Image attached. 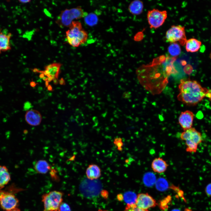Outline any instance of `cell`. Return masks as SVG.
I'll return each instance as SVG.
<instances>
[{
	"label": "cell",
	"instance_id": "8",
	"mask_svg": "<svg viewBox=\"0 0 211 211\" xmlns=\"http://www.w3.org/2000/svg\"><path fill=\"white\" fill-rule=\"evenodd\" d=\"M85 180L82 182L80 186L81 193L86 196H92L96 195L99 193L100 188H99L98 182L94 180Z\"/></svg>",
	"mask_w": 211,
	"mask_h": 211
},
{
	"label": "cell",
	"instance_id": "19",
	"mask_svg": "<svg viewBox=\"0 0 211 211\" xmlns=\"http://www.w3.org/2000/svg\"><path fill=\"white\" fill-rule=\"evenodd\" d=\"M143 8V3L141 1L135 0L130 3L128 7V9L131 14L137 15L142 13Z\"/></svg>",
	"mask_w": 211,
	"mask_h": 211
},
{
	"label": "cell",
	"instance_id": "22",
	"mask_svg": "<svg viewBox=\"0 0 211 211\" xmlns=\"http://www.w3.org/2000/svg\"><path fill=\"white\" fill-rule=\"evenodd\" d=\"M137 196L135 193L128 191L125 193L123 197L127 205H132L135 204Z\"/></svg>",
	"mask_w": 211,
	"mask_h": 211
},
{
	"label": "cell",
	"instance_id": "31",
	"mask_svg": "<svg viewBox=\"0 0 211 211\" xmlns=\"http://www.w3.org/2000/svg\"><path fill=\"white\" fill-rule=\"evenodd\" d=\"M18 1L22 3H27L30 2L31 0H19Z\"/></svg>",
	"mask_w": 211,
	"mask_h": 211
},
{
	"label": "cell",
	"instance_id": "2",
	"mask_svg": "<svg viewBox=\"0 0 211 211\" xmlns=\"http://www.w3.org/2000/svg\"><path fill=\"white\" fill-rule=\"evenodd\" d=\"M67 42L71 46L77 47L84 43L88 37L87 32L83 28L81 23L73 21L66 32Z\"/></svg>",
	"mask_w": 211,
	"mask_h": 211
},
{
	"label": "cell",
	"instance_id": "12",
	"mask_svg": "<svg viewBox=\"0 0 211 211\" xmlns=\"http://www.w3.org/2000/svg\"><path fill=\"white\" fill-rule=\"evenodd\" d=\"M194 116L193 113L189 110L181 113L179 117L178 121L184 131L192 127Z\"/></svg>",
	"mask_w": 211,
	"mask_h": 211
},
{
	"label": "cell",
	"instance_id": "28",
	"mask_svg": "<svg viewBox=\"0 0 211 211\" xmlns=\"http://www.w3.org/2000/svg\"><path fill=\"white\" fill-rule=\"evenodd\" d=\"M205 191L207 196L208 197H211V183H208L206 186Z\"/></svg>",
	"mask_w": 211,
	"mask_h": 211
},
{
	"label": "cell",
	"instance_id": "33",
	"mask_svg": "<svg viewBox=\"0 0 211 211\" xmlns=\"http://www.w3.org/2000/svg\"><path fill=\"white\" fill-rule=\"evenodd\" d=\"M59 83L61 84H65V81L62 78L59 81Z\"/></svg>",
	"mask_w": 211,
	"mask_h": 211
},
{
	"label": "cell",
	"instance_id": "1",
	"mask_svg": "<svg viewBox=\"0 0 211 211\" xmlns=\"http://www.w3.org/2000/svg\"><path fill=\"white\" fill-rule=\"evenodd\" d=\"M178 88V100L188 106L196 105L208 91V90L202 87L197 81L188 79L181 80Z\"/></svg>",
	"mask_w": 211,
	"mask_h": 211
},
{
	"label": "cell",
	"instance_id": "27",
	"mask_svg": "<svg viewBox=\"0 0 211 211\" xmlns=\"http://www.w3.org/2000/svg\"><path fill=\"white\" fill-rule=\"evenodd\" d=\"M60 211H71L69 205L65 203H62L59 207Z\"/></svg>",
	"mask_w": 211,
	"mask_h": 211
},
{
	"label": "cell",
	"instance_id": "15",
	"mask_svg": "<svg viewBox=\"0 0 211 211\" xmlns=\"http://www.w3.org/2000/svg\"><path fill=\"white\" fill-rule=\"evenodd\" d=\"M168 166L169 165L167 162L160 157L155 158L152 161L151 164L153 171L158 173L164 172Z\"/></svg>",
	"mask_w": 211,
	"mask_h": 211
},
{
	"label": "cell",
	"instance_id": "20",
	"mask_svg": "<svg viewBox=\"0 0 211 211\" xmlns=\"http://www.w3.org/2000/svg\"><path fill=\"white\" fill-rule=\"evenodd\" d=\"M34 168L35 171L38 173L45 174L48 171L50 167L49 164L46 161L40 160L36 163Z\"/></svg>",
	"mask_w": 211,
	"mask_h": 211
},
{
	"label": "cell",
	"instance_id": "11",
	"mask_svg": "<svg viewBox=\"0 0 211 211\" xmlns=\"http://www.w3.org/2000/svg\"><path fill=\"white\" fill-rule=\"evenodd\" d=\"M180 137L183 140L190 141L198 145L203 141L201 133L192 127L182 132Z\"/></svg>",
	"mask_w": 211,
	"mask_h": 211
},
{
	"label": "cell",
	"instance_id": "16",
	"mask_svg": "<svg viewBox=\"0 0 211 211\" xmlns=\"http://www.w3.org/2000/svg\"><path fill=\"white\" fill-rule=\"evenodd\" d=\"M86 174L87 178L90 180H96L101 175L100 168L97 165H89L86 169Z\"/></svg>",
	"mask_w": 211,
	"mask_h": 211
},
{
	"label": "cell",
	"instance_id": "5",
	"mask_svg": "<svg viewBox=\"0 0 211 211\" xmlns=\"http://www.w3.org/2000/svg\"><path fill=\"white\" fill-rule=\"evenodd\" d=\"M8 190H0V206L4 210H10L17 208L19 200L14 195L21 190L11 187Z\"/></svg>",
	"mask_w": 211,
	"mask_h": 211
},
{
	"label": "cell",
	"instance_id": "26",
	"mask_svg": "<svg viewBox=\"0 0 211 211\" xmlns=\"http://www.w3.org/2000/svg\"><path fill=\"white\" fill-rule=\"evenodd\" d=\"M114 143L118 150L121 151L122 150L123 144L122 138L120 137L115 138L114 139Z\"/></svg>",
	"mask_w": 211,
	"mask_h": 211
},
{
	"label": "cell",
	"instance_id": "13",
	"mask_svg": "<svg viewBox=\"0 0 211 211\" xmlns=\"http://www.w3.org/2000/svg\"><path fill=\"white\" fill-rule=\"evenodd\" d=\"M11 36V33L6 30L0 29V54L11 49L10 41Z\"/></svg>",
	"mask_w": 211,
	"mask_h": 211
},
{
	"label": "cell",
	"instance_id": "14",
	"mask_svg": "<svg viewBox=\"0 0 211 211\" xmlns=\"http://www.w3.org/2000/svg\"><path fill=\"white\" fill-rule=\"evenodd\" d=\"M25 118L28 124L33 126L39 125L42 120L40 113L38 111L35 110L27 111L25 115Z\"/></svg>",
	"mask_w": 211,
	"mask_h": 211
},
{
	"label": "cell",
	"instance_id": "7",
	"mask_svg": "<svg viewBox=\"0 0 211 211\" xmlns=\"http://www.w3.org/2000/svg\"><path fill=\"white\" fill-rule=\"evenodd\" d=\"M167 17L166 11L153 9L148 11L147 18L151 28H156L162 25Z\"/></svg>",
	"mask_w": 211,
	"mask_h": 211
},
{
	"label": "cell",
	"instance_id": "4",
	"mask_svg": "<svg viewBox=\"0 0 211 211\" xmlns=\"http://www.w3.org/2000/svg\"><path fill=\"white\" fill-rule=\"evenodd\" d=\"M63 195L62 192L56 190L43 195L42 197L44 207L43 211H60Z\"/></svg>",
	"mask_w": 211,
	"mask_h": 211
},
{
	"label": "cell",
	"instance_id": "18",
	"mask_svg": "<svg viewBox=\"0 0 211 211\" xmlns=\"http://www.w3.org/2000/svg\"><path fill=\"white\" fill-rule=\"evenodd\" d=\"M186 49L188 52L198 51L201 45V42L198 40L192 38L187 40L185 43Z\"/></svg>",
	"mask_w": 211,
	"mask_h": 211
},
{
	"label": "cell",
	"instance_id": "25",
	"mask_svg": "<svg viewBox=\"0 0 211 211\" xmlns=\"http://www.w3.org/2000/svg\"><path fill=\"white\" fill-rule=\"evenodd\" d=\"M124 211H148L141 209L137 207L135 204L127 205Z\"/></svg>",
	"mask_w": 211,
	"mask_h": 211
},
{
	"label": "cell",
	"instance_id": "35",
	"mask_svg": "<svg viewBox=\"0 0 211 211\" xmlns=\"http://www.w3.org/2000/svg\"><path fill=\"white\" fill-rule=\"evenodd\" d=\"M48 89L49 90H51L52 89V88L51 86H49L48 87Z\"/></svg>",
	"mask_w": 211,
	"mask_h": 211
},
{
	"label": "cell",
	"instance_id": "23",
	"mask_svg": "<svg viewBox=\"0 0 211 211\" xmlns=\"http://www.w3.org/2000/svg\"><path fill=\"white\" fill-rule=\"evenodd\" d=\"M168 50L169 54L174 57H176L179 55L181 52L180 46L176 43L171 44L168 47Z\"/></svg>",
	"mask_w": 211,
	"mask_h": 211
},
{
	"label": "cell",
	"instance_id": "10",
	"mask_svg": "<svg viewBox=\"0 0 211 211\" xmlns=\"http://www.w3.org/2000/svg\"><path fill=\"white\" fill-rule=\"evenodd\" d=\"M155 200L148 193H142L138 195L135 204L138 207L148 210L156 205Z\"/></svg>",
	"mask_w": 211,
	"mask_h": 211
},
{
	"label": "cell",
	"instance_id": "29",
	"mask_svg": "<svg viewBox=\"0 0 211 211\" xmlns=\"http://www.w3.org/2000/svg\"><path fill=\"white\" fill-rule=\"evenodd\" d=\"M205 96L211 100V90H208V91L206 94Z\"/></svg>",
	"mask_w": 211,
	"mask_h": 211
},
{
	"label": "cell",
	"instance_id": "3",
	"mask_svg": "<svg viewBox=\"0 0 211 211\" xmlns=\"http://www.w3.org/2000/svg\"><path fill=\"white\" fill-rule=\"evenodd\" d=\"M87 14L79 6L66 9L61 12L57 18L56 23L61 28L69 27L74 19L84 17Z\"/></svg>",
	"mask_w": 211,
	"mask_h": 211
},
{
	"label": "cell",
	"instance_id": "34",
	"mask_svg": "<svg viewBox=\"0 0 211 211\" xmlns=\"http://www.w3.org/2000/svg\"><path fill=\"white\" fill-rule=\"evenodd\" d=\"M36 84L34 82H31L30 83V85L34 87L35 86Z\"/></svg>",
	"mask_w": 211,
	"mask_h": 211
},
{
	"label": "cell",
	"instance_id": "24",
	"mask_svg": "<svg viewBox=\"0 0 211 211\" xmlns=\"http://www.w3.org/2000/svg\"><path fill=\"white\" fill-rule=\"evenodd\" d=\"M186 146V151L190 153H195L198 149V145L189 141H185Z\"/></svg>",
	"mask_w": 211,
	"mask_h": 211
},
{
	"label": "cell",
	"instance_id": "6",
	"mask_svg": "<svg viewBox=\"0 0 211 211\" xmlns=\"http://www.w3.org/2000/svg\"><path fill=\"white\" fill-rule=\"evenodd\" d=\"M166 38L169 42H178L181 45H184L187 40L184 27L181 25L172 26L166 31Z\"/></svg>",
	"mask_w": 211,
	"mask_h": 211
},
{
	"label": "cell",
	"instance_id": "32",
	"mask_svg": "<svg viewBox=\"0 0 211 211\" xmlns=\"http://www.w3.org/2000/svg\"><path fill=\"white\" fill-rule=\"evenodd\" d=\"M6 211H20V210L17 208H16L15 209H13L10 210H6Z\"/></svg>",
	"mask_w": 211,
	"mask_h": 211
},
{
	"label": "cell",
	"instance_id": "17",
	"mask_svg": "<svg viewBox=\"0 0 211 211\" xmlns=\"http://www.w3.org/2000/svg\"><path fill=\"white\" fill-rule=\"evenodd\" d=\"M11 180V176L7 167L0 165V190L7 185Z\"/></svg>",
	"mask_w": 211,
	"mask_h": 211
},
{
	"label": "cell",
	"instance_id": "37",
	"mask_svg": "<svg viewBox=\"0 0 211 211\" xmlns=\"http://www.w3.org/2000/svg\"><path fill=\"white\" fill-rule=\"evenodd\" d=\"M172 211H180L177 209H174V210H173Z\"/></svg>",
	"mask_w": 211,
	"mask_h": 211
},
{
	"label": "cell",
	"instance_id": "21",
	"mask_svg": "<svg viewBox=\"0 0 211 211\" xmlns=\"http://www.w3.org/2000/svg\"><path fill=\"white\" fill-rule=\"evenodd\" d=\"M98 18L96 15L93 13L87 14L84 17L85 23L89 26H93L96 25L98 21Z\"/></svg>",
	"mask_w": 211,
	"mask_h": 211
},
{
	"label": "cell",
	"instance_id": "30",
	"mask_svg": "<svg viewBox=\"0 0 211 211\" xmlns=\"http://www.w3.org/2000/svg\"><path fill=\"white\" fill-rule=\"evenodd\" d=\"M30 103H28V102L25 103L24 106V109L25 110L28 109L29 108V107H30Z\"/></svg>",
	"mask_w": 211,
	"mask_h": 211
},
{
	"label": "cell",
	"instance_id": "9",
	"mask_svg": "<svg viewBox=\"0 0 211 211\" xmlns=\"http://www.w3.org/2000/svg\"><path fill=\"white\" fill-rule=\"evenodd\" d=\"M61 66L62 64L60 63H53L45 66L44 71H40L34 69L33 71L43 74L48 77L47 81L50 82L52 80H54L57 79Z\"/></svg>",
	"mask_w": 211,
	"mask_h": 211
},
{
	"label": "cell",
	"instance_id": "36",
	"mask_svg": "<svg viewBox=\"0 0 211 211\" xmlns=\"http://www.w3.org/2000/svg\"><path fill=\"white\" fill-rule=\"evenodd\" d=\"M98 211H108L106 210H101V209H99V210H98Z\"/></svg>",
	"mask_w": 211,
	"mask_h": 211
}]
</instances>
